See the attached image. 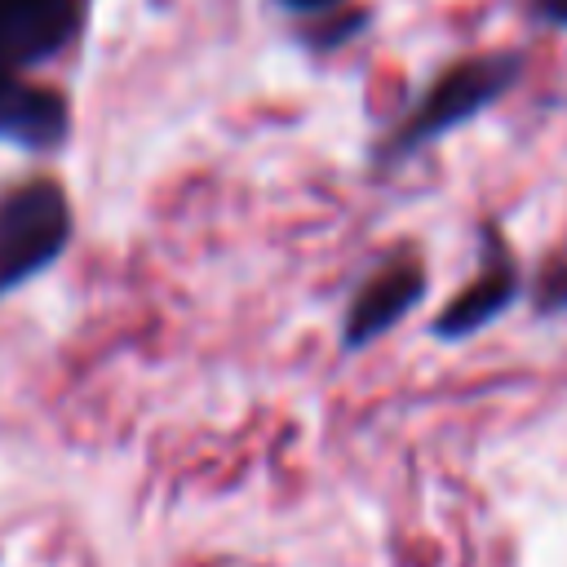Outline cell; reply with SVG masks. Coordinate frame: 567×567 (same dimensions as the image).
Here are the masks:
<instances>
[{
	"label": "cell",
	"mask_w": 567,
	"mask_h": 567,
	"mask_svg": "<svg viewBox=\"0 0 567 567\" xmlns=\"http://www.w3.org/2000/svg\"><path fill=\"white\" fill-rule=\"evenodd\" d=\"M536 18L554 22V27H567V0H536Z\"/></svg>",
	"instance_id": "ba28073f"
},
{
	"label": "cell",
	"mask_w": 567,
	"mask_h": 567,
	"mask_svg": "<svg viewBox=\"0 0 567 567\" xmlns=\"http://www.w3.org/2000/svg\"><path fill=\"white\" fill-rule=\"evenodd\" d=\"M80 0H0V66H31L71 44Z\"/></svg>",
	"instance_id": "277c9868"
},
{
	"label": "cell",
	"mask_w": 567,
	"mask_h": 567,
	"mask_svg": "<svg viewBox=\"0 0 567 567\" xmlns=\"http://www.w3.org/2000/svg\"><path fill=\"white\" fill-rule=\"evenodd\" d=\"M532 306H536V315H558V310H567V257L545 261V270H540L536 284H532Z\"/></svg>",
	"instance_id": "52a82bcc"
},
{
	"label": "cell",
	"mask_w": 567,
	"mask_h": 567,
	"mask_svg": "<svg viewBox=\"0 0 567 567\" xmlns=\"http://www.w3.org/2000/svg\"><path fill=\"white\" fill-rule=\"evenodd\" d=\"M71 239V204L58 182L35 177L0 195V297L53 266Z\"/></svg>",
	"instance_id": "7a4b0ae2"
},
{
	"label": "cell",
	"mask_w": 567,
	"mask_h": 567,
	"mask_svg": "<svg viewBox=\"0 0 567 567\" xmlns=\"http://www.w3.org/2000/svg\"><path fill=\"white\" fill-rule=\"evenodd\" d=\"M518 288H523V275H518L514 257H509L501 244H492L487 266H483V270H478V275H474V279H470L443 310H439V319L430 323V332L443 337V341H461V337L487 328L505 306H514Z\"/></svg>",
	"instance_id": "8992f818"
},
{
	"label": "cell",
	"mask_w": 567,
	"mask_h": 567,
	"mask_svg": "<svg viewBox=\"0 0 567 567\" xmlns=\"http://www.w3.org/2000/svg\"><path fill=\"white\" fill-rule=\"evenodd\" d=\"M288 9H332V4H341V0H284Z\"/></svg>",
	"instance_id": "9c48e42d"
},
{
	"label": "cell",
	"mask_w": 567,
	"mask_h": 567,
	"mask_svg": "<svg viewBox=\"0 0 567 567\" xmlns=\"http://www.w3.org/2000/svg\"><path fill=\"white\" fill-rule=\"evenodd\" d=\"M523 75V53L514 49H501V53H474V58H461L452 62L430 89L425 97L412 106V115L390 133V142L377 151L381 164H394L403 155H416L425 142L461 128L465 120L483 115L514 80Z\"/></svg>",
	"instance_id": "6da1fadb"
},
{
	"label": "cell",
	"mask_w": 567,
	"mask_h": 567,
	"mask_svg": "<svg viewBox=\"0 0 567 567\" xmlns=\"http://www.w3.org/2000/svg\"><path fill=\"white\" fill-rule=\"evenodd\" d=\"M66 128H71V111L58 89L31 84L18 71L0 66V142L27 151H53L62 146Z\"/></svg>",
	"instance_id": "5b68a950"
},
{
	"label": "cell",
	"mask_w": 567,
	"mask_h": 567,
	"mask_svg": "<svg viewBox=\"0 0 567 567\" xmlns=\"http://www.w3.org/2000/svg\"><path fill=\"white\" fill-rule=\"evenodd\" d=\"M421 297H425V266L412 252L390 257L381 270H372L359 284V292L346 306V328H341L346 350H363L368 341L385 337L408 310H416Z\"/></svg>",
	"instance_id": "3957f363"
}]
</instances>
